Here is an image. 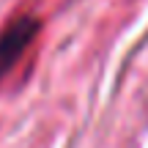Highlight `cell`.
Masks as SVG:
<instances>
[{"label":"cell","instance_id":"6da1fadb","mask_svg":"<svg viewBox=\"0 0 148 148\" xmlns=\"http://www.w3.org/2000/svg\"><path fill=\"white\" fill-rule=\"evenodd\" d=\"M38 33V19L30 14H22L16 19H11L0 33V79L5 77L16 66V60L27 52V47L33 44Z\"/></svg>","mask_w":148,"mask_h":148}]
</instances>
